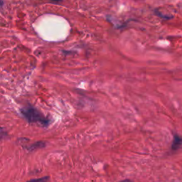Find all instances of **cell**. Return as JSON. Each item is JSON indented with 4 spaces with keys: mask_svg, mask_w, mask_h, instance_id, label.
Here are the masks:
<instances>
[{
    "mask_svg": "<svg viewBox=\"0 0 182 182\" xmlns=\"http://www.w3.org/2000/svg\"><path fill=\"white\" fill-rule=\"evenodd\" d=\"M21 112L29 122H36L44 126L48 125L49 123V120L46 119L39 110L32 106L29 105L27 107L23 108L21 110Z\"/></svg>",
    "mask_w": 182,
    "mask_h": 182,
    "instance_id": "cell-1",
    "label": "cell"
},
{
    "mask_svg": "<svg viewBox=\"0 0 182 182\" xmlns=\"http://www.w3.org/2000/svg\"><path fill=\"white\" fill-rule=\"evenodd\" d=\"M182 145V138L180 136L175 134L173 139V143L171 145L172 150H176Z\"/></svg>",
    "mask_w": 182,
    "mask_h": 182,
    "instance_id": "cell-2",
    "label": "cell"
},
{
    "mask_svg": "<svg viewBox=\"0 0 182 182\" xmlns=\"http://www.w3.org/2000/svg\"><path fill=\"white\" fill-rule=\"evenodd\" d=\"M45 146V144H44L42 142H36L34 145H32L31 146H29V148H28V150H36V149L38 148H40V147H43V146Z\"/></svg>",
    "mask_w": 182,
    "mask_h": 182,
    "instance_id": "cell-3",
    "label": "cell"
},
{
    "mask_svg": "<svg viewBox=\"0 0 182 182\" xmlns=\"http://www.w3.org/2000/svg\"><path fill=\"white\" fill-rule=\"evenodd\" d=\"M44 179H46V178H44V179H34V181H40V180H44Z\"/></svg>",
    "mask_w": 182,
    "mask_h": 182,
    "instance_id": "cell-4",
    "label": "cell"
},
{
    "mask_svg": "<svg viewBox=\"0 0 182 182\" xmlns=\"http://www.w3.org/2000/svg\"><path fill=\"white\" fill-rule=\"evenodd\" d=\"M53 1H56V2H58V1H60V0H53Z\"/></svg>",
    "mask_w": 182,
    "mask_h": 182,
    "instance_id": "cell-5",
    "label": "cell"
},
{
    "mask_svg": "<svg viewBox=\"0 0 182 182\" xmlns=\"http://www.w3.org/2000/svg\"><path fill=\"white\" fill-rule=\"evenodd\" d=\"M0 3H1V2H0Z\"/></svg>",
    "mask_w": 182,
    "mask_h": 182,
    "instance_id": "cell-6",
    "label": "cell"
}]
</instances>
